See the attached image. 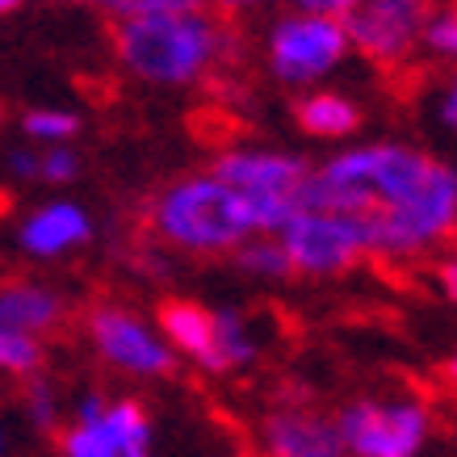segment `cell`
Here are the masks:
<instances>
[{"mask_svg":"<svg viewBox=\"0 0 457 457\" xmlns=\"http://www.w3.org/2000/svg\"><path fill=\"white\" fill-rule=\"evenodd\" d=\"M298 206L345 214L370 261H411L453 236L457 172L407 143H361L311 168Z\"/></svg>","mask_w":457,"mask_h":457,"instance_id":"1","label":"cell"},{"mask_svg":"<svg viewBox=\"0 0 457 457\" xmlns=\"http://www.w3.org/2000/svg\"><path fill=\"white\" fill-rule=\"evenodd\" d=\"M152 231L189 256H231L248 236H261V222L239 189L214 172H197L172 180L152 202Z\"/></svg>","mask_w":457,"mask_h":457,"instance_id":"2","label":"cell"},{"mask_svg":"<svg viewBox=\"0 0 457 457\" xmlns=\"http://www.w3.org/2000/svg\"><path fill=\"white\" fill-rule=\"evenodd\" d=\"M118 59L147 84H194L227 51V34L202 13H135L113 29Z\"/></svg>","mask_w":457,"mask_h":457,"instance_id":"3","label":"cell"},{"mask_svg":"<svg viewBox=\"0 0 457 457\" xmlns=\"http://www.w3.org/2000/svg\"><path fill=\"white\" fill-rule=\"evenodd\" d=\"M345 457H424L436 416L420 395H361L336 411Z\"/></svg>","mask_w":457,"mask_h":457,"instance_id":"4","label":"cell"},{"mask_svg":"<svg viewBox=\"0 0 457 457\" xmlns=\"http://www.w3.org/2000/svg\"><path fill=\"white\" fill-rule=\"evenodd\" d=\"M59 457H155V420L139 399L84 390L59 424Z\"/></svg>","mask_w":457,"mask_h":457,"instance_id":"5","label":"cell"},{"mask_svg":"<svg viewBox=\"0 0 457 457\" xmlns=\"http://www.w3.org/2000/svg\"><path fill=\"white\" fill-rule=\"evenodd\" d=\"M84 336L105 361L113 374L130 378V382H160V378L177 374V353L168 345L152 319H143L139 311L118 303H101L84 319Z\"/></svg>","mask_w":457,"mask_h":457,"instance_id":"6","label":"cell"},{"mask_svg":"<svg viewBox=\"0 0 457 457\" xmlns=\"http://www.w3.org/2000/svg\"><path fill=\"white\" fill-rule=\"evenodd\" d=\"M210 172L248 197L261 231L273 236L281 222L294 214V206H298V194H303L306 177H311V164L303 155H290V152L236 147V152H222Z\"/></svg>","mask_w":457,"mask_h":457,"instance_id":"7","label":"cell"},{"mask_svg":"<svg viewBox=\"0 0 457 457\" xmlns=\"http://www.w3.org/2000/svg\"><path fill=\"white\" fill-rule=\"evenodd\" d=\"M273 236L281 239L290 273H303V278H340L361 261H370L357 227L345 214L319 206H294V214Z\"/></svg>","mask_w":457,"mask_h":457,"instance_id":"8","label":"cell"},{"mask_svg":"<svg viewBox=\"0 0 457 457\" xmlns=\"http://www.w3.org/2000/svg\"><path fill=\"white\" fill-rule=\"evenodd\" d=\"M348 55L345 21L319 13H294L281 17L269 29V68L281 84L290 88H311L323 80L328 71H336Z\"/></svg>","mask_w":457,"mask_h":457,"instance_id":"9","label":"cell"},{"mask_svg":"<svg viewBox=\"0 0 457 457\" xmlns=\"http://www.w3.org/2000/svg\"><path fill=\"white\" fill-rule=\"evenodd\" d=\"M432 9V0H361L345 17L348 51H361L374 63H403L420 46V29Z\"/></svg>","mask_w":457,"mask_h":457,"instance_id":"10","label":"cell"},{"mask_svg":"<svg viewBox=\"0 0 457 457\" xmlns=\"http://www.w3.org/2000/svg\"><path fill=\"white\" fill-rule=\"evenodd\" d=\"M261 449L264 457H345L336 416L311 403H278L261 420Z\"/></svg>","mask_w":457,"mask_h":457,"instance_id":"11","label":"cell"},{"mask_svg":"<svg viewBox=\"0 0 457 457\" xmlns=\"http://www.w3.org/2000/svg\"><path fill=\"white\" fill-rule=\"evenodd\" d=\"M93 239V214L80 202H46L17 227V248L34 261H59Z\"/></svg>","mask_w":457,"mask_h":457,"instance_id":"12","label":"cell"},{"mask_svg":"<svg viewBox=\"0 0 457 457\" xmlns=\"http://www.w3.org/2000/svg\"><path fill=\"white\" fill-rule=\"evenodd\" d=\"M0 319L17 328V332H29L46 340L59 323L68 319V303L55 286H42V281H4L0 286Z\"/></svg>","mask_w":457,"mask_h":457,"instance_id":"13","label":"cell"},{"mask_svg":"<svg viewBox=\"0 0 457 457\" xmlns=\"http://www.w3.org/2000/svg\"><path fill=\"white\" fill-rule=\"evenodd\" d=\"M261 361V336L252 328L244 311L219 306L210 311V353H206V374H239Z\"/></svg>","mask_w":457,"mask_h":457,"instance_id":"14","label":"cell"},{"mask_svg":"<svg viewBox=\"0 0 457 457\" xmlns=\"http://www.w3.org/2000/svg\"><path fill=\"white\" fill-rule=\"evenodd\" d=\"M155 328H160V336L172 345L177 357L194 361L197 370L206 365V353H210V306L189 303V298H172V303L160 306Z\"/></svg>","mask_w":457,"mask_h":457,"instance_id":"15","label":"cell"},{"mask_svg":"<svg viewBox=\"0 0 457 457\" xmlns=\"http://www.w3.org/2000/svg\"><path fill=\"white\" fill-rule=\"evenodd\" d=\"M294 118L311 139H348L361 126V105L345 93H306L294 105Z\"/></svg>","mask_w":457,"mask_h":457,"instance_id":"16","label":"cell"},{"mask_svg":"<svg viewBox=\"0 0 457 457\" xmlns=\"http://www.w3.org/2000/svg\"><path fill=\"white\" fill-rule=\"evenodd\" d=\"M236 264L248 273V278L256 281H281L290 278V261H286V252H281V239L269 236V231H261V236H248L244 244H239L236 252Z\"/></svg>","mask_w":457,"mask_h":457,"instance_id":"17","label":"cell"},{"mask_svg":"<svg viewBox=\"0 0 457 457\" xmlns=\"http://www.w3.org/2000/svg\"><path fill=\"white\" fill-rule=\"evenodd\" d=\"M46 361V340L29 332H17L0 319V374L4 378H29L42 370Z\"/></svg>","mask_w":457,"mask_h":457,"instance_id":"18","label":"cell"},{"mask_svg":"<svg viewBox=\"0 0 457 457\" xmlns=\"http://www.w3.org/2000/svg\"><path fill=\"white\" fill-rule=\"evenodd\" d=\"M26 416L34 428L42 432H59V424L68 420V403H63V395H59V386L51 382V378L29 374V386H26Z\"/></svg>","mask_w":457,"mask_h":457,"instance_id":"19","label":"cell"},{"mask_svg":"<svg viewBox=\"0 0 457 457\" xmlns=\"http://www.w3.org/2000/svg\"><path fill=\"white\" fill-rule=\"evenodd\" d=\"M21 130H26L34 143H68L80 135V118L71 110H29L26 122H21Z\"/></svg>","mask_w":457,"mask_h":457,"instance_id":"20","label":"cell"},{"mask_svg":"<svg viewBox=\"0 0 457 457\" xmlns=\"http://www.w3.org/2000/svg\"><path fill=\"white\" fill-rule=\"evenodd\" d=\"M420 42H428V51L436 59H453L457 55V13L445 4V9H432L424 29H420Z\"/></svg>","mask_w":457,"mask_h":457,"instance_id":"21","label":"cell"},{"mask_svg":"<svg viewBox=\"0 0 457 457\" xmlns=\"http://www.w3.org/2000/svg\"><path fill=\"white\" fill-rule=\"evenodd\" d=\"M80 177V155L71 152V147H63V143H55V147H46L38 160V180H46V185H68V180Z\"/></svg>","mask_w":457,"mask_h":457,"instance_id":"22","label":"cell"},{"mask_svg":"<svg viewBox=\"0 0 457 457\" xmlns=\"http://www.w3.org/2000/svg\"><path fill=\"white\" fill-rule=\"evenodd\" d=\"M206 0H122L113 13L135 17V13H202Z\"/></svg>","mask_w":457,"mask_h":457,"instance_id":"23","label":"cell"},{"mask_svg":"<svg viewBox=\"0 0 457 457\" xmlns=\"http://www.w3.org/2000/svg\"><path fill=\"white\" fill-rule=\"evenodd\" d=\"M294 4H298L303 13H319V17H336V21H345L361 0H294Z\"/></svg>","mask_w":457,"mask_h":457,"instance_id":"24","label":"cell"},{"mask_svg":"<svg viewBox=\"0 0 457 457\" xmlns=\"http://www.w3.org/2000/svg\"><path fill=\"white\" fill-rule=\"evenodd\" d=\"M38 160H42V152H13L9 155V168H13L17 180H38Z\"/></svg>","mask_w":457,"mask_h":457,"instance_id":"25","label":"cell"},{"mask_svg":"<svg viewBox=\"0 0 457 457\" xmlns=\"http://www.w3.org/2000/svg\"><path fill=\"white\" fill-rule=\"evenodd\" d=\"M441 122H445V130H453L457 126V88L453 84L445 88V97H441Z\"/></svg>","mask_w":457,"mask_h":457,"instance_id":"26","label":"cell"},{"mask_svg":"<svg viewBox=\"0 0 457 457\" xmlns=\"http://www.w3.org/2000/svg\"><path fill=\"white\" fill-rule=\"evenodd\" d=\"M441 286H445V298H453V286H457V281H453V261L441 269Z\"/></svg>","mask_w":457,"mask_h":457,"instance_id":"27","label":"cell"},{"mask_svg":"<svg viewBox=\"0 0 457 457\" xmlns=\"http://www.w3.org/2000/svg\"><path fill=\"white\" fill-rule=\"evenodd\" d=\"M219 4L236 13V9H256V4H269V0H219Z\"/></svg>","mask_w":457,"mask_h":457,"instance_id":"28","label":"cell"},{"mask_svg":"<svg viewBox=\"0 0 457 457\" xmlns=\"http://www.w3.org/2000/svg\"><path fill=\"white\" fill-rule=\"evenodd\" d=\"M80 4H101V9H118L122 0H80Z\"/></svg>","mask_w":457,"mask_h":457,"instance_id":"29","label":"cell"},{"mask_svg":"<svg viewBox=\"0 0 457 457\" xmlns=\"http://www.w3.org/2000/svg\"><path fill=\"white\" fill-rule=\"evenodd\" d=\"M17 4H21V0H0V13H13Z\"/></svg>","mask_w":457,"mask_h":457,"instance_id":"30","label":"cell"},{"mask_svg":"<svg viewBox=\"0 0 457 457\" xmlns=\"http://www.w3.org/2000/svg\"><path fill=\"white\" fill-rule=\"evenodd\" d=\"M0 453H4V432H0Z\"/></svg>","mask_w":457,"mask_h":457,"instance_id":"31","label":"cell"},{"mask_svg":"<svg viewBox=\"0 0 457 457\" xmlns=\"http://www.w3.org/2000/svg\"><path fill=\"white\" fill-rule=\"evenodd\" d=\"M0 122H4V110H0Z\"/></svg>","mask_w":457,"mask_h":457,"instance_id":"32","label":"cell"}]
</instances>
